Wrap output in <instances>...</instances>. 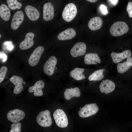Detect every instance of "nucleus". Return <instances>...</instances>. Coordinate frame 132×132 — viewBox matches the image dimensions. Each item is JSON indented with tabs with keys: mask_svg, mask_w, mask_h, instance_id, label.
Segmentation results:
<instances>
[{
	"mask_svg": "<svg viewBox=\"0 0 132 132\" xmlns=\"http://www.w3.org/2000/svg\"><path fill=\"white\" fill-rule=\"evenodd\" d=\"M129 30L127 24L123 22L118 21L114 23L111 26L110 31L113 36L117 37L127 33Z\"/></svg>",
	"mask_w": 132,
	"mask_h": 132,
	"instance_id": "obj_1",
	"label": "nucleus"
},
{
	"mask_svg": "<svg viewBox=\"0 0 132 132\" xmlns=\"http://www.w3.org/2000/svg\"><path fill=\"white\" fill-rule=\"evenodd\" d=\"M77 13V9L75 4L69 3L65 7L62 12V17L65 21L70 22L74 18Z\"/></svg>",
	"mask_w": 132,
	"mask_h": 132,
	"instance_id": "obj_2",
	"label": "nucleus"
},
{
	"mask_svg": "<svg viewBox=\"0 0 132 132\" xmlns=\"http://www.w3.org/2000/svg\"><path fill=\"white\" fill-rule=\"evenodd\" d=\"M53 116L58 126L61 128L67 127L68 124L67 116L64 111L61 109H57L54 112Z\"/></svg>",
	"mask_w": 132,
	"mask_h": 132,
	"instance_id": "obj_3",
	"label": "nucleus"
},
{
	"mask_svg": "<svg viewBox=\"0 0 132 132\" xmlns=\"http://www.w3.org/2000/svg\"><path fill=\"white\" fill-rule=\"evenodd\" d=\"M37 123L43 127H47L51 125L52 121L49 110H46L40 112L36 118Z\"/></svg>",
	"mask_w": 132,
	"mask_h": 132,
	"instance_id": "obj_4",
	"label": "nucleus"
},
{
	"mask_svg": "<svg viewBox=\"0 0 132 132\" xmlns=\"http://www.w3.org/2000/svg\"><path fill=\"white\" fill-rule=\"evenodd\" d=\"M99 108L95 103L86 104L78 112L79 116L83 118H87L95 114L98 111Z\"/></svg>",
	"mask_w": 132,
	"mask_h": 132,
	"instance_id": "obj_5",
	"label": "nucleus"
},
{
	"mask_svg": "<svg viewBox=\"0 0 132 132\" xmlns=\"http://www.w3.org/2000/svg\"><path fill=\"white\" fill-rule=\"evenodd\" d=\"M44 50V47L39 46L33 51L28 60V63L31 66H34L37 65Z\"/></svg>",
	"mask_w": 132,
	"mask_h": 132,
	"instance_id": "obj_6",
	"label": "nucleus"
},
{
	"mask_svg": "<svg viewBox=\"0 0 132 132\" xmlns=\"http://www.w3.org/2000/svg\"><path fill=\"white\" fill-rule=\"evenodd\" d=\"M57 59L55 56H51L44 64L43 71L46 75L51 76L53 74L55 67L57 64Z\"/></svg>",
	"mask_w": 132,
	"mask_h": 132,
	"instance_id": "obj_7",
	"label": "nucleus"
},
{
	"mask_svg": "<svg viewBox=\"0 0 132 132\" xmlns=\"http://www.w3.org/2000/svg\"><path fill=\"white\" fill-rule=\"evenodd\" d=\"M86 49L85 44L82 42H79L76 43L72 48L70 54L74 57L82 56L85 54Z\"/></svg>",
	"mask_w": 132,
	"mask_h": 132,
	"instance_id": "obj_8",
	"label": "nucleus"
},
{
	"mask_svg": "<svg viewBox=\"0 0 132 132\" xmlns=\"http://www.w3.org/2000/svg\"><path fill=\"white\" fill-rule=\"evenodd\" d=\"M25 115V113L23 111L15 109L9 111L7 114V117L9 121L14 123L22 120L24 118Z\"/></svg>",
	"mask_w": 132,
	"mask_h": 132,
	"instance_id": "obj_9",
	"label": "nucleus"
},
{
	"mask_svg": "<svg viewBox=\"0 0 132 132\" xmlns=\"http://www.w3.org/2000/svg\"><path fill=\"white\" fill-rule=\"evenodd\" d=\"M115 87L114 82L109 79L103 80L99 85L100 92L102 93H105L106 95L113 91Z\"/></svg>",
	"mask_w": 132,
	"mask_h": 132,
	"instance_id": "obj_10",
	"label": "nucleus"
},
{
	"mask_svg": "<svg viewBox=\"0 0 132 132\" xmlns=\"http://www.w3.org/2000/svg\"><path fill=\"white\" fill-rule=\"evenodd\" d=\"M24 18V14L21 11L16 12L14 15L11 22V27L15 30L17 29L23 22Z\"/></svg>",
	"mask_w": 132,
	"mask_h": 132,
	"instance_id": "obj_11",
	"label": "nucleus"
},
{
	"mask_svg": "<svg viewBox=\"0 0 132 132\" xmlns=\"http://www.w3.org/2000/svg\"><path fill=\"white\" fill-rule=\"evenodd\" d=\"M34 34L32 33L29 32L26 35L24 40L19 45L20 49L22 50H26L31 47L34 44L33 39Z\"/></svg>",
	"mask_w": 132,
	"mask_h": 132,
	"instance_id": "obj_12",
	"label": "nucleus"
},
{
	"mask_svg": "<svg viewBox=\"0 0 132 132\" xmlns=\"http://www.w3.org/2000/svg\"><path fill=\"white\" fill-rule=\"evenodd\" d=\"M54 16V8L53 5L49 2L45 3L43 6V19L46 21H50L53 18Z\"/></svg>",
	"mask_w": 132,
	"mask_h": 132,
	"instance_id": "obj_13",
	"label": "nucleus"
},
{
	"mask_svg": "<svg viewBox=\"0 0 132 132\" xmlns=\"http://www.w3.org/2000/svg\"><path fill=\"white\" fill-rule=\"evenodd\" d=\"M44 86V82L40 80L36 82L33 86L30 87L28 89V91L30 93L34 92V95L35 96H41L43 94L42 89Z\"/></svg>",
	"mask_w": 132,
	"mask_h": 132,
	"instance_id": "obj_14",
	"label": "nucleus"
},
{
	"mask_svg": "<svg viewBox=\"0 0 132 132\" xmlns=\"http://www.w3.org/2000/svg\"><path fill=\"white\" fill-rule=\"evenodd\" d=\"M10 81L15 85L13 92L17 94L20 93L23 89L22 84L23 80L21 77L17 76H13L10 79Z\"/></svg>",
	"mask_w": 132,
	"mask_h": 132,
	"instance_id": "obj_15",
	"label": "nucleus"
},
{
	"mask_svg": "<svg viewBox=\"0 0 132 132\" xmlns=\"http://www.w3.org/2000/svg\"><path fill=\"white\" fill-rule=\"evenodd\" d=\"M131 51L129 50H126L121 53L112 52L110 54L112 61L115 63H117L122 60L131 56Z\"/></svg>",
	"mask_w": 132,
	"mask_h": 132,
	"instance_id": "obj_16",
	"label": "nucleus"
},
{
	"mask_svg": "<svg viewBox=\"0 0 132 132\" xmlns=\"http://www.w3.org/2000/svg\"><path fill=\"white\" fill-rule=\"evenodd\" d=\"M25 11L28 17L31 20L35 21L39 18V13L35 7L31 5H28L25 7Z\"/></svg>",
	"mask_w": 132,
	"mask_h": 132,
	"instance_id": "obj_17",
	"label": "nucleus"
},
{
	"mask_svg": "<svg viewBox=\"0 0 132 132\" xmlns=\"http://www.w3.org/2000/svg\"><path fill=\"white\" fill-rule=\"evenodd\" d=\"M76 34L75 31L72 28H69L62 31L57 36L58 39L60 40H66L72 39Z\"/></svg>",
	"mask_w": 132,
	"mask_h": 132,
	"instance_id": "obj_18",
	"label": "nucleus"
},
{
	"mask_svg": "<svg viewBox=\"0 0 132 132\" xmlns=\"http://www.w3.org/2000/svg\"><path fill=\"white\" fill-rule=\"evenodd\" d=\"M84 62L88 65H97L100 64L101 60L98 55L95 53H90L87 54L84 57Z\"/></svg>",
	"mask_w": 132,
	"mask_h": 132,
	"instance_id": "obj_19",
	"label": "nucleus"
},
{
	"mask_svg": "<svg viewBox=\"0 0 132 132\" xmlns=\"http://www.w3.org/2000/svg\"><path fill=\"white\" fill-rule=\"evenodd\" d=\"M103 24L102 19L99 17H96L91 19L89 21L88 27L90 30L95 31L100 29Z\"/></svg>",
	"mask_w": 132,
	"mask_h": 132,
	"instance_id": "obj_20",
	"label": "nucleus"
},
{
	"mask_svg": "<svg viewBox=\"0 0 132 132\" xmlns=\"http://www.w3.org/2000/svg\"><path fill=\"white\" fill-rule=\"evenodd\" d=\"M132 66V57H130L127 58L126 61L118 63L117 66V69L119 73L122 74L126 71Z\"/></svg>",
	"mask_w": 132,
	"mask_h": 132,
	"instance_id": "obj_21",
	"label": "nucleus"
},
{
	"mask_svg": "<svg viewBox=\"0 0 132 132\" xmlns=\"http://www.w3.org/2000/svg\"><path fill=\"white\" fill-rule=\"evenodd\" d=\"M64 97L67 100H69L74 97H79L80 95L79 89L78 88H67L64 93Z\"/></svg>",
	"mask_w": 132,
	"mask_h": 132,
	"instance_id": "obj_22",
	"label": "nucleus"
},
{
	"mask_svg": "<svg viewBox=\"0 0 132 132\" xmlns=\"http://www.w3.org/2000/svg\"><path fill=\"white\" fill-rule=\"evenodd\" d=\"M84 69L83 68H76L70 72V76L75 80H80L84 79L86 77L82 73Z\"/></svg>",
	"mask_w": 132,
	"mask_h": 132,
	"instance_id": "obj_23",
	"label": "nucleus"
},
{
	"mask_svg": "<svg viewBox=\"0 0 132 132\" xmlns=\"http://www.w3.org/2000/svg\"><path fill=\"white\" fill-rule=\"evenodd\" d=\"M0 16L1 18L5 21H8L11 16L10 9L5 4H2L0 6Z\"/></svg>",
	"mask_w": 132,
	"mask_h": 132,
	"instance_id": "obj_24",
	"label": "nucleus"
},
{
	"mask_svg": "<svg viewBox=\"0 0 132 132\" xmlns=\"http://www.w3.org/2000/svg\"><path fill=\"white\" fill-rule=\"evenodd\" d=\"M105 70L104 69L102 68L95 71L89 76L88 80L90 81L100 80L104 77L103 74Z\"/></svg>",
	"mask_w": 132,
	"mask_h": 132,
	"instance_id": "obj_25",
	"label": "nucleus"
},
{
	"mask_svg": "<svg viewBox=\"0 0 132 132\" xmlns=\"http://www.w3.org/2000/svg\"><path fill=\"white\" fill-rule=\"evenodd\" d=\"M7 2L9 7L12 10L21 8L22 5L17 0H7Z\"/></svg>",
	"mask_w": 132,
	"mask_h": 132,
	"instance_id": "obj_26",
	"label": "nucleus"
},
{
	"mask_svg": "<svg viewBox=\"0 0 132 132\" xmlns=\"http://www.w3.org/2000/svg\"><path fill=\"white\" fill-rule=\"evenodd\" d=\"M21 124L19 122H14L11 125L10 132H20L21 131Z\"/></svg>",
	"mask_w": 132,
	"mask_h": 132,
	"instance_id": "obj_27",
	"label": "nucleus"
},
{
	"mask_svg": "<svg viewBox=\"0 0 132 132\" xmlns=\"http://www.w3.org/2000/svg\"><path fill=\"white\" fill-rule=\"evenodd\" d=\"M7 70V68L6 66H2L1 67L0 70V83L4 79Z\"/></svg>",
	"mask_w": 132,
	"mask_h": 132,
	"instance_id": "obj_28",
	"label": "nucleus"
},
{
	"mask_svg": "<svg viewBox=\"0 0 132 132\" xmlns=\"http://www.w3.org/2000/svg\"><path fill=\"white\" fill-rule=\"evenodd\" d=\"M126 10L130 18L132 17V2H129L127 4Z\"/></svg>",
	"mask_w": 132,
	"mask_h": 132,
	"instance_id": "obj_29",
	"label": "nucleus"
},
{
	"mask_svg": "<svg viewBox=\"0 0 132 132\" xmlns=\"http://www.w3.org/2000/svg\"><path fill=\"white\" fill-rule=\"evenodd\" d=\"M102 13L104 15H106L108 13L107 8L103 4H101L99 7Z\"/></svg>",
	"mask_w": 132,
	"mask_h": 132,
	"instance_id": "obj_30",
	"label": "nucleus"
},
{
	"mask_svg": "<svg viewBox=\"0 0 132 132\" xmlns=\"http://www.w3.org/2000/svg\"><path fill=\"white\" fill-rule=\"evenodd\" d=\"M4 44L7 45V49L10 51L13 48V46L11 41L6 42L4 43Z\"/></svg>",
	"mask_w": 132,
	"mask_h": 132,
	"instance_id": "obj_31",
	"label": "nucleus"
},
{
	"mask_svg": "<svg viewBox=\"0 0 132 132\" xmlns=\"http://www.w3.org/2000/svg\"><path fill=\"white\" fill-rule=\"evenodd\" d=\"M7 56L5 54H3L0 55V58L2 59V61L3 62H5L7 59Z\"/></svg>",
	"mask_w": 132,
	"mask_h": 132,
	"instance_id": "obj_32",
	"label": "nucleus"
},
{
	"mask_svg": "<svg viewBox=\"0 0 132 132\" xmlns=\"http://www.w3.org/2000/svg\"><path fill=\"white\" fill-rule=\"evenodd\" d=\"M113 5H115L117 3L118 0H109Z\"/></svg>",
	"mask_w": 132,
	"mask_h": 132,
	"instance_id": "obj_33",
	"label": "nucleus"
},
{
	"mask_svg": "<svg viewBox=\"0 0 132 132\" xmlns=\"http://www.w3.org/2000/svg\"><path fill=\"white\" fill-rule=\"evenodd\" d=\"M87 1L91 3H94L98 0H86Z\"/></svg>",
	"mask_w": 132,
	"mask_h": 132,
	"instance_id": "obj_34",
	"label": "nucleus"
},
{
	"mask_svg": "<svg viewBox=\"0 0 132 132\" xmlns=\"http://www.w3.org/2000/svg\"><path fill=\"white\" fill-rule=\"evenodd\" d=\"M25 82H23V84H25Z\"/></svg>",
	"mask_w": 132,
	"mask_h": 132,
	"instance_id": "obj_35",
	"label": "nucleus"
},
{
	"mask_svg": "<svg viewBox=\"0 0 132 132\" xmlns=\"http://www.w3.org/2000/svg\"><path fill=\"white\" fill-rule=\"evenodd\" d=\"M1 37V34H0V38Z\"/></svg>",
	"mask_w": 132,
	"mask_h": 132,
	"instance_id": "obj_36",
	"label": "nucleus"
},
{
	"mask_svg": "<svg viewBox=\"0 0 132 132\" xmlns=\"http://www.w3.org/2000/svg\"><path fill=\"white\" fill-rule=\"evenodd\" d=\"M81 108H81V107H80V109H81Z\"/></svg>",
	"mask_w": 132,
	"mask_h": 132,
	"instance_id": "obj_37",
	"label": "nucleus"
}]
</instances>
